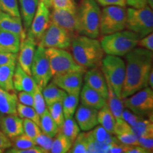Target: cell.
Returning <instances> with one entry per match:
<instances>
[{
	"label": "cell",
	"instance_id": "obj_48",
	"mask_svg": "<svg viewBox=\"0 0 153 153\" xmlns=\"http://www.w3.org/2000/svg\"><path fill=\"white\" fill-rule=\"evenodd\" d=\"M6 152L8 153H48L46 151L42 148L41 147L38 146V145H35V146L32 147V148L24 149V150H18L14 148H9L7 150Z\"/></svg>",
	"mask_w": 153,
	"mask_h": 153
},
{
	"label": "cell",
	"instance_id": "obj_34",
	"mask_svg": "<svg viewBox=\"0 0 153 153\" xmlns=\"http://www.w3.org/2000/svg\"><path fill=\"white\" fill-rule=\"evenodd\" d=\"M68 152L89 153V142L87 133H79Z\"/></svg>",
	"mask_w": 153,
	"mask_h": 153
},
{
	"label": "cell",
	"instance_id": "obj_47",
	"mask_svg": "<svg viewBox=\"0 0 153 153\" xmlns=\"http://www.w3.org/2000/svg\"><path fill=\"white\" fill-rule=\"evenodd\" d=\"M18 101L21 104L26 105V106H33V97L32 94L26 91H19L17 95Z\"/></svg>",
	"mask_w": 153,
	"mask_h": 153
},
{
	"label": "cell",
	"instance_id": "obj_11",
	"mask_svg": "<svg viewBox=\"0 0 153 153\" xmlns=\"http://www.w3.org/2000/svg\"><path fill=\"white\" fill-rule=\"evenodd\" d=\"M73 38L68 30L50 22L48 27L40 39L38 45L44 48H59L67 49L70 47Z\"/></svg>",
	"mask_w": 153,
	"mask_h": 153
},
{
	"label": "cell",
	"instance_id": "obj_55",
	"mask_svg": "<svg viewBox=\"0 0 153 153\" xmlns=\"http://www.w3.org/2000/svg\"><path fill=\"white\" fill-rule=\"evenodd\" d=\"M126 4L135 9L143 8L147 5V0H126Z\"/></svg>",
	"mask_w": 153,
	"mask_h": 153
},
{
	"label": "cell",
	"instance_id": "obj_43",
	"mask_svg": "<svg viewBox=\"0 0 153 153\" xmlns=\"http://www.w3.org/2000/svg\"><path fill=\"white\" fill-rule=\"evenodd\" d=\"M120 143L126 145H140L138 137L133 133H127L116 135Z\"/></svg>",
	"mask_w": 153,
	"mask_h": 153
},
{
	"label": "cell",
	"instance_id": "obj_12",
	"mask_svg": "<svg viewBox=\"0 0 153 153\" xmlns=\"http://www.w3.org/2000/svg\"><path fill=\"white\" fill-rule=\"evenodd\" d=\"M85 70H74L53 76L52 82L68 94L79 95Z\"/></svg>",
	"mask_w": 153,
	"mask_h": 153
},
{
	"label": "cell",
	"instance_id": "obj_28",
	"mask_svg": "<svg viewBox=\"0 0 153 153\" xmlns=\"http://www.w3.org/2000/svg\"><path fill=\"white\" fill-rule=\"evenodd\" d=\"M40 128L43 133H45L49 136L54 137L55 135L58 133L59 128L55 122L51 117V114L48 110L40 116Z\"/></svg>",
	"mask_w": 153,
	"mask_h": 153
},
{
	"label": "cell",
	"instance_id": "obj_22",
	"mask_svg": "<svg viewBox=\"0 0 153 153\" xmlns=\"http://www.w3.org/2000/svg\"><path fill=\"white\" fill-rule=\"evenodd\" d=\"M19 2L24 29L27 30L31 24L39 4V0H19Z\"/></svg>",
	"mask_w": 153,
	"mask_h": 153
},
{
	"label": "cell",
	"instance_id": "obj_59",
	"mask_svg": "<svg viewBox=\"0 0 153 153\" xmlns=\"http://www.w3.org/2000/svg\"><path fill=\"white\" fill-rule=\"evenodd\" d=\"M3 114H1V113H0V121H1V117H2Z\"/></svg>",
	"mask_w": 153,
	"mask_h": 153
},
{
	"label": "cell",
	"instance_id": "obj_46",
	"mask_svg": "<svg viewBox=\"0 0 153 153\" xmlns=\"http://www.w3.org/2000/svg\"><path fill=\"white\" fill-rule=\"evenodd\" d=\"M18 53H0V66L9 64H16Z\"/></svg>",
	"mask_w": 153,
	"mask_h": 153
},
{
	"label": "cell",
	"instance_id": "obj_53",
	"mask_svg": "<svg viewBox=\"0 0 153 153\" xmlns=\"http://www.w3.org/2000/svg\"><path fill=\"white\" fill-rule=\"evenodd\" d=\"M140 146L143 147L152 152L153 150V137H139L138 138Z\"/></svg>",
	"mask_w": 153,
	"mask_h": 153
},
{
	"label": "cell",
	"instance_id": "obj_30",
	"mask_svg": "<svg viewBox=\"0 0 153 153\" xmlns=\"http://www.w3.org/2000/svg\"><path fill=\"white\" fill-rule=\"evenodd\" d=\"M133 133L138 137H153L152 118H144L131 126Z\"/></svg>",
	"mask_w": 153,
	"mask_h": 153
},
{
	"label": "cell",
	"instance_id": "obj_54",
	"mask_svg": "<svg viewBox=\"0 0 153 153\" xmlns=\"http://www.w3.org/2000/svg\"><path fill=\"white\" fill-rule=\"evenodd\" d=\"M125 152L126 153H150V152L140 145H126Z\"/></svg>",
	"mask_w": 153,
	"mask_h": 153
},
{
	"label": "cell",
	"instance_id": "obj_15",
	"mask_svg": "<svg viewBox=\"0 0 153 153\" xmlns=\"http://www.w3.org/2000/svg\"><path fill=\"white\" fill-rule=\"evenodd\" d=\"M51 22L68 30L73 38L77 36V18L76 11L53 9L51 13Z\"/></svg>",
	"mask_w": 153,
	"mask_h": 153
},
{
	"label": "cell",
	"instance_id": "obj_36",
	"mask_svg": "<svg viewBox=\"0 0 153 153\" xmlns=\"http://www.w3.org/2000/svg\"><path fill=\"white\" fill-rule=\"evenodd\" d=\"M47 108L50 114H51V117L55 122V123L57 124L58 128H60L65 120L62 102L54 103V104L47 106Z\"/></svg>",
	"mask_w": 153,
	"mask_h": 153
},
{
	"label": "cell",
	"instance_id": "obj_37",
	"mask_svg": "<svg viewBox=\"0 0 153 153\" xmlns=\"http://www.w3.org/2000/svg\"><path fill=\"white\" fill-rule=\"evenodd\" d=\"M0 11L12 16L21 17L17 0H0Z\"/></svg>",
	"mask_w": 153,
	"mask_h": 153
},
{
	"label": "cell",
	"instance_id": "obj_14",
	"mask_svg": "<svg viewBox=\"0 0 153 153\" xmlns=\"http://www.w3.org/2000/svg\"><path fill=\"white\" fill-rule=\"evenodd\" d=\"M24 40L20 42L17 63L26 73L31 75V64L38 43L33 36L28 32Z\"/></svg>",
	"mask_w": 153,
	"mask_h": 153
},
{
	"label": "cell",
	"instance_id": "obj_19",
	"mask_svg": "<svg viewBox=\"0 0 153 153\" xmlns=\"http://www.w3.org/2000/svg\"><path fill=\"white\" fill-rule=\"evenodd\" d=\"M1 131L10 139L24 133L22 118L17 115L2 116L0 121Z\"/></svg>",
	"mask_w": 153,
	"mask_h": 153
},
{
	"label": "cell",
	"instance_id": "obj_49",
	"mask_svg": "<svg viewBox=\"0 0 153 153\" xmlns=\"http://www.w3.org/2000/svg\"><path fill=\"white\" fill-rule=\"evenodd\" d=\"M137 45L140 48L148 50V51H153V34L150 33L145 37L140 38Z\"/></svg>",
	"mask_w": 153,
	"mask_h": 153
},
{
	"label": "cell",
	"instance_id": "obj_7",
	"mask_svg": "<svg viewBox=\"0 0 153 153\" xmlns=\"http://www.w3.org/2000/svg\"><path fill=\"white\" fill-rule=\"evenodd\" d=\"M126 7L107 6L101 11L100 33L108 35L126 29Z\"/></svg>",
	"mask_w": 153,
	"mask_h": 153
},
{
	"label": "cell",
	"instance_id": "obj_20",
	"mask_svg": "<svg viewBox=\"0 0 153 153\" xmlns=\"http://www.w3.org/2000/svg\"><path fill=\"white\" fill-rule=\"evenodd\" d=\"M79 96L81 104L91 107L97 110H99L106 104V99L85 84L83 87H82Z\"/></svg>",
	"mask_w": 153,
	"mask_h": 153
},
{
	"label": "cell",
	"instance_id": "obj_5",
	"mask_svg": "<svg viewBox=\"0 0 153 153\" xmlns=\"http://www.w3.org/2000/svg\"><path fill=\"white\" fill-rule=\"evenodd\" d=\"M101 66L106 83L111 86L116 95L122 99L121 92L126 75L124 60L118 56L107 55L103 57Z\"/></svg>",
	"mask_w": 153,
	"mask_h": 153
},
{
	"label": "cell",
	"instance_id": "obj_23",
	"mask_svg": "<svg viewBox=\"0 0 153 153\" xmlns=\"http://www.w3.org/2000/svg\"><path fill=\"white\" fill-rule=\"evenodd\" d=\"M17 102L16 93L3 90L0 93V113L3 115H17Z\"/></svg>",
	"mask_w": 153,
	"mask_h": 153
},
{
	"label": "cell",
	"instance_id": "obj_42",
	"mask_svg": "<svg viewBox=\"0 0 153 153\" xmlns=\"http://www.w3.org/2000/svg\"><path fill=\"white\" fill-rule=\"evenodd\" d=\"M122 118L125 120L126 123H128L131 126H133L135 125L137 122L140 121L143 119L145 118V117L142 116H140L135 113L132 112L128 108H124L123 114H122Z\"/></svg>",
	"mask_w": 153,
	"mask_h": 153
},
{
	"label": "cell",
	"instance_id": "obj_17",
	"mask_svg": "<svg viewBox=\"0 0 153 153\" xmlns=\"http://www.w3.org/2000/svg\"><path fill=\"white\" fill-rule=\"evenodd\" d=\"M98 110L81 104L78 107L75 114V120L80 130L89 131L98 125L97 120Z\"/></svg>",
	"mask_w": 153,
	"mask_h": 153
},
{
	"label": "cell",
	"instance_id": "obj_38",
	"mask_svg": "<svg viewBox=\"0 0 153 153\" xmlns=\"http://www.w3.org/2000/svg\"><path fill=\"white\" fill-rule=\"evenodd\" d=\"M33 104L32 107L35 109L38 116H41L47 109V106L42 94V90L38 87H36L35 91L33 94Z\"/></svg>",
	"mask_w": 153,
	"mask_h": 153
},
{
	"label": "cell",
	"instance_id": "obj_58",
	"mask_svg": "<svg viewBox=\"0 0 153 153\" xmlns=\"http://www.w3.org/2000/svg\"><path fill=\"white\" fill-rule=\"evenodd\" d=\"M147 5L149 6L151 9H153V0H147Z\"/></svg>",
	"mask_w": 153,
	"mask_h": 153
},
{
	"label": "cell",
	"instance_id": "obj_18",
	"mask_svg": "<svg viewBox=\"0 0 153 153\" xmlns=\"http://www.w3.org/2000/svg\"><path fill=\"white\" fill-rule=\"evenodd\" d=\"M13 85L17 91H26L33 94L38 87L31 75L26 73L17 63L15 67Z\"/></svg>",
	"mask_w": 153,
	"mask_h": 153
},
{
	"label": "cell",
	"instance_id": "obj_25",
	"mask_svg": "<svg viewBox=\"0 0 153 153\" xmlns=\"http://www.w3.org/2000/svg\"><path fill=\"white\" fill-rule=\"evenodd\" d=\"M16 65L9 64L0 66V87L8 92H15L13 85V76Z\"/></svg>",
	"mask_w": 153,
	"mask_h": 153
},
{
	"label": "cell",
	"instance_id": "obj_6",
	"mask_svg": "<svg viewBox=\"0 0 153 153\" xmlns=\"http://www.w3.org/2000/svg\"><path fill=\"white\" fill-rule=\"evenodd\" d=\"M126 26L127 30L138 35L140 38L145 37L153 30L152 9L146 5L143 8L129 7L126 9Z\"/></svg>",
	"mask_w": 153,
	"mask_h": 153
},
{
	"label": "cell",
	"instance_id": "obj_2",
	"mask_svg": "<svg viewBox=\"0 0 153 153\" xmlns=\"http://www.w3.org/2000/svg\"><path fill=\"white\" fill-rule=\"evenodd\" d=\"M72 56L85 70L99 68L104 56L100 41L86 36H76L72 38Z\"/></svg>",
	"mask_w": 153,
	"mask_h": 153
},
{
	"label": "cell",
	"instance_id": "obj_33",
	"mask_svg": "<svg viewBox=\"0 0 153 153\" xmlns=\"http://www.w3.org/2000/svg\"><path fill=\"white\" fill-rule=\"evenodd\" d=\"M16 111L17 115L21 118H28L33 120L38 126H40V116L32 106H26L18 101L16 105Z\"/></svg>",
	"mask_w": 153,
	"mask_h": 153
},
{
	"label": "cell",
	"instance_id": "obj_26",
	"mask_svg": "<svg viewBox=\"0 0 153 153\" xmlns=\"http://www.w3.org/2000/svg\"><path fill=\"white\" fill-rule=\"evenodd\" d=\"M97 120L107 132L114 135V128L116 125V118L111 111L107 104H104L97 112Z\"/></svg>",
	"mask_w": 153,
	"mask_h": 153
},
{
	"label": "cell",
	"instance_id": "obj_35",
	"mask_svg": "<svg viewBox=\"0 0 153 153\" xmlns=\"http://www.w3.org/2000/svg\"><path fill=\"white\" fill-rule=\"evenodd\" d=\"M11 140L12 143V146L18 150H24L36 145L35 140L31 137H28L25 133L11 139Z\"/></svg>",
	"mask_w": 153,
	"mask_h": 153
},
{
	"label": "cell",
	"instance_id": "obj_45",
	"mask_svg": "<svg viewBox=\"0 0 153 153\" xmlns=\"http://www.w3.org/2000/svg\"><path fill=\"white\" fill-rule=\"evenodd\" d=\"M133 133L131 126L123 119L116 120V125L114 128V135H120V134Z\"/></svg>",
	"mask_w": 153,
	"mask_h": 153
},
{
	"label": "cell",
	"instance_id": "obj_56",
	"mask_svg": "<svg viewBox=\"0 0 153 153\" xmlns=\"http://www.w3.org/2000/svg\"><path fill=\"white\" fill-rule=\"evenodd\" d=\"M148 87L150 88H153V70L152 69L151 70V71L149 74L148 76Z\"/></svg>",
	"mask_w": 153,
	"mask_h": 153
},
{
	"label": "cell",
	"instance_id": "obj_32",
	"mask_svg": "<svg viewBox=\"0 0 153 153\" xmlns=\"http://www.w3.org/2000/svg\"><path fill=\"white\" fill-rule=\"evenodd\" d=\"M79 101V95L67 94L62 101L63 114L65 118L73 117Z\"/></svg>",
	"mask_w": 153,
	"mask_h": 153
},
{
	"label": "cell",
	"instance_id": "obj_40",
	"mask_svg": "<svg viewBox=\"0 0 153 153\" xmlns=\"http://www.w3.org/2000/svg\"><path fill=\"white\" fill-rule=\"evenodd\" d=\"M53 9H64L71 11H76L74 0H51Z\"/></svg>",
	"mask_w": 153,
	"mask_h": 153
},
{
	"label": "cell",
	"instance_id": "obj_21",
	"mask_svg": "<svg viewBox=\"0 0 153 153\" xmlns=\"http://www.w3.org/2000/svg\"><path fill=\"white\" fill-rule=\"evenodd\" d=\"M20 39L15 34L0 30V53H18Z\"/></svg>",
	"mask_w": 153,
	"mask_h": 153
},
{
	"label": "cell",
	"instance_id": "obj_29",
	"mask_svg": "<svg viewBox=\"0 0 153 153\" xmlns=\"http://www.w3.org/2000/svg\"><path fill=\"white\" fill-rule=\"evenodd\" d=\"M59 131L65 135L71 143H73L74 140L80 133V128L76 120L72 117L65 118L62 126L59 128Z\"/></svg>",
	"mask_w": 153,
	"mask_h": 153
},
{
	"label": "cell",
	"instance_id": "obj_41",
	"mask_svg": "<svg viewBox=\"0 0 153 153\" xmlns=\"http://www.w3.org/2000/svg\"><path fill=\"white\" fill-rule=\"evenodd\" d=\"M53 140V139L52 137L49 136L43 132H41V133L35 139L36 145L43 148L47 152H50L51 146H52Z\"/></svg>",
	"mask_w": 153,
	"mask_h": 153
},
{
	"label": "cell",
	"instance_id": "obj_60",
	"mask_svg": "<svg viewBox=\"0 0 153 153\" xmlns=\"http://www.w3.org/2000/svg\"><path fill=\"white\" fill-rule=\"evenodd\" d=\"M4 90V89H1V87H0V93H1V91H2Z\"/></svg>",
	"mask_w": 153,
	"mask_h": 153
},
{
	"label": "cell",
	"instance_id": "obj_31",
	"mask_svg": "<svg viewBox=\"0 0 153 153\" xmlns=\"http://www.w3.org/2000/svg\"><path fill=\"white\" fill-rule=\"evenodd\" d=\"M53 140L50 152L52 153H65L68 152L71 148L72 143L71 141L64 135L61 132L58 131Z\"/></svg>",
	"mask_w": 153,
	"mask_h": 153
},
{
	"label": "cell",
	"instance_id": "obj_4",
	"mask_svg": "<svg viewBox=\"0 0 153 153\" xmlns=\"http://www.w3.org/2000/svg\"><path fill=\"white\" fill-rule=\"evenodd\" d=\"M140 37L131 30H126L104 36L100 43L104 53L114 56H125L137 46Z\"/></svg>",
	"mask_w": 153,
	"mask_h": 153
},
{
	"label": "cell",
	"instance_id": "obj_3",
	"mask_svg": "<svg viewBox=\"0 0 153 153\" xmlns=\"http://www.w3.org/2000/svg\"><path fill=\"white\" fill-rule=\"evenodd\" d=\"M78 34L92 38L100 35L101 9L95 0H82L76 7Z\"/></svg>",
	"mask_w": 153,
	"mask_h": 153
},
{
	"label": "cell",
	"instance_id": "obj_50",
	"mask_svg": "<svg viewBox=\"0 0 153 153\" xmlns=\"http://www.w3.org/2000/svg\"><path fill=\"white\" fill-rule=\"evenodd\" d=\"M125 147L126 145H123L121 143L119 140L117 139L115 140L114 142L108 145V150H107V152L111 153H121L125 152Z\"/></svg>",
	"mask_w": 153,
	"mask_h": 153
},
{
	"label": "cell",
	"instance_id": "obj_27",
	"mask_svg": "<svg viewBox=\"0 0 153 153\" xmlns=\"http://www.w3.org/2000/svg\"><path fill=\"white\" fill-rule=\"evenodd\" d=\"M107 86H108V96L106 99V104L116 118V120H122L123 119L122 114H123V109L125 108L123 99L119 98L116 95L109 85L107 84Z\"/></svg>",
	"mask_w": 153,
	"mask_h": 153
},
{
	"label": "cell",
	"instance_id": "obj_51",
	"mask_svg": "<svg viewBox=\"0 0 153 153\" xmlns=\"http://www.w3.org/2000/svg\"><path fill=\"white\" fill-rule=\"evenodd\" d=\"M12 147V143L11 139L7 137L5 133L0 131V153L5 152V150H8Z\"/></svg>",
	"mask_w": 153,
	"mask_h": 153
},
{
	"label": "cell",
	"instance_id": "obj_10",
	"mask_svg": "<svg viewBox=\"0 0 153 153\" xmlns=\"http://www.w3.org/2000/svg\"><path fill=\"white\" fill-rule=\"evenodd\" d=\"M30 70L32 77L41 90L53 78L45 48L39 45L36 46Z\"/></svg>",
	"mask_w": 153,
	"mask_h": 153
},
{
	"label": "cell",
	"instance_id": "obj_39",
	"mask_svg": "<svg viewBox=\"0 0 153 153\" xmlns=\"http://www.w3.org/2000/svg\"><path fill=\"white\" fill-rule=\"evenodd\" d=\"M22 121L24 133L35 140V139L42 132L39 126L33 120L28 119V118H22Z\"/></svg>",
	"mask_w": 153,
	"mask_h": 153
},
{
	"label": "cell",
	"instance_id": "obj_57",
	"mask_svg": "<svg viewBox=\"0 0 153 153\" xmlns=\"http://www.w3.org/2000/svg\"><path fill=\"white\" fill-rule=\"evenodd\" d=\"M39 1L45 4L46 5L49 9L52 7V2H51V0H39Z\"/></svg>",
	"mask_w": 153,
	"mask_h": 153
},
{
	"label": "cell",
	"instance_id": "obj_13",
	"mask_svg": "<svg viewBox=\"0 0 153 153\" xmlns=\"http://www.w3.org/2000/svg\"><path fill=\"white\" fill-rule=\"evenodd\" d=\"M51 22V11L45 4L39 1L30 27L26 30L33 36L37 43L48 27Z\"/></svg>",
	"mask_w": 153,
	"mask_h": 153
},
{
	"label": "cell",
	"instance_id": "obj_9",
	"mask_svg": "<svg viewBox=\"0 0 153 153\" xmlns=\"http://www.w3.org/2000/svg\"><path fill=\"white\" fill-rule=\"evenodd\" d=\"M126 108L142 116L152 118L153 91L152 88L147 87L123 99Z\"/></svg>",
	"mask_w": 153,
	"mask_h": 153
},
{
	"label": "cell",
	"instance_id": "obj_44",
	"mask_svg": "<svg viewBox=\"0 0 153 153\" xmlns=\"http://www.w3.org/2000/svg\"><path fill=\"white\" fill-rule=\"evenodd\" d=\"M12 22V16L0 11V30L10 32Z\"/></svg>",
	"mask_w": 153,
	"mask_h": 153
},
{
	"label": "cell",
	"instance_id": "obj_52",
	"mask_svg": "<svg viewBox=\"0 0 153 153\" xmlns=\"http://www.w3.org/2000/svg\"><path fill=\"white\" fill-rule=\"evenodd\" d=\"M102 7L107 6H120V7H126V0H95Z\"/></svg>",
	"mask_w": 153,
	"mask_h": 153
},
{
	"label": "cell",
	"instance_id": "obj_8",
	"mask_svg": "<svg viewBox=\"0 0 153 153\" xmlns=\"http://www.w3.org/2000/svg\"><path fill=\"white\" fill-rule=\"evenodd\" d=\"M45 53L53 76L74 70H85L76 62L71 53L65 49L46 48Z\"/></svg>",
	"mask_w": 153,
	"mask_h": 153
},
{
	"label": "cell",
	"instance_id": "obj_1",
	"mask_svg": "<svg viewBox=\"0 0 153 153\" xmlns=\"http://www.w3.org/2000/svg\"><path fill=\"white\" fill-rule=\"evenodd\" d=\"M126 60L125 80L121 92L123 99L148 87V76L152 69V51L135 48L126 55Z\"/></svg>",
	"mask_w": 153,
	"mask_h": 153
},
{
	"label": "cell",
	"instance_id": "obj_16",
	"mask_svg": "<svg viewBox=\"0 0 153 153\" xmlns=\"http://www.w3.org/2000/svg\"><path fill=\"white\" fill-rule=\"evenodd\" d=\"M83 76L85 85L97 91L105 99H107L108 96V86L101 70H99V68L88 70Z\"/></svg>",
	"mask_w": 153,
	"mask_h": 153
},
{
	"label": "cell",
	"instance_id": "obj_24",
	"mask_svg": "<svg viewBox=\"0 0 153 153\" xmlns=\"http://www.w3.org/2000/svg\"><path fill=\"white\" fill-rule=\"evenodd\" d=\"M42 94L47 106L56 102H62L68 94L65 91L57 87L53 82L48 84L42 89Z\"/></svg>",
	"mask_w": 153,
	"mask_h": 153
}]
</instances>
